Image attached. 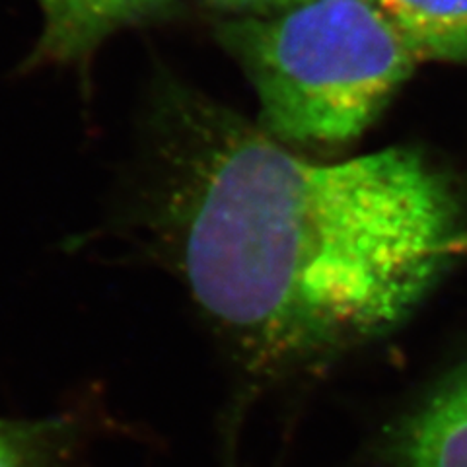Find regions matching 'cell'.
<instances>
[{
	"label": "cell",
	"instance_id": "obj_1",
	"mask_svg": "<svg viewBox=\"0 0 467 467\" xmlns=\"http://www.w3.org/2000/svg\"><path fill=\"white\" fill-rule=\"evenodd\" d=\"M111 234L178 281L252 376L376 341L467 259V207L425 156L319 164L168 82Z\"/></svg>",
	"mask_w": 467,
	"mask_h": 467
},
{
	"label": "cell",
	"instance_id": "obj_2",
	"mask_svg": "<svg viewBox=\"0 0 467 467\" xmlns=\"http://www.w3.org/2000/svg\"><path fill=\"white\" fill-rule=\"evenodd\" d=\"M281 142L360 137L411 77L417 57L374 0H312L221 26Z\"/></svg>",
	"mask_w": 467,
	"mask_h": 467
},
{
	"label": "cell",
	"instance_id": "obj_3",
	"mask_svg": "<svg viewBox=\"0 0 467 467\" xmlns=\"http://www.w3.org/2000/svg\"><path fill=\"white\" fill-rule=\"evenodd\" d=\"M389 456L393 467H467V362L400 420Z\"/></svg>",
	"mask_w": 467,
	"mask_h": 467
},
{
	"label": "cell",
	"instance_id": "obj_4",
	"mask_svg": "<svg viewBox=\"0 0 467 467\" xmlns=\"http://www.w3.org/2000/svg\"><path fill=\"white\" fill-rule=\"evenodd\" d=\"M43 32L37 58L68 63L92 53L117 29L158 12L170 0H39Z\"/></svg>",
	"mask_w": 467,
	"mask_h": 467
},
{
	"label": "cell",
	"instance_id": "obj_5",
	"mask_svg": "<svg viewBox=\"0 0 467 467\" xmlns=\"http://www.w3.org/2000/svg\"><path fill=\"white\" fill-rule=\"evenodd\" d=\"M417 61L467 63V0H374Z\"/></svg>",
	"mask_w": 467,
	"mask_h": 467
},
{
	"label": "cell",
	"instance_id": "obj_6",
	"mask_svg": "<svg viewBox=\"0 0 467 467\" xmlns=\"http://www.w3.org/2000/svg\"><path fill=\"white\" fill-rule=\"evenodd\" d=\"M86 436V420L78 413L0 417V467H77Z\"/></svg>",
	"mask_w": 467,
	"mask_h": 467
},
{
	"label": "cell",
	"instance_id": "obj_7",
	"mask_svg": "<svg viewBox=\"0 0 467 467\" xmlns=\"http://www.w3.org/2000/svg\"><path fill=\"white\" fill-rule=\"evenodd\" d=\"M207 3L216 8L240 14H269L304 3H312V0H207Z\"/></svg>",
	"mask_w": 467,
	"mask_h": 467
}]
</instances>
